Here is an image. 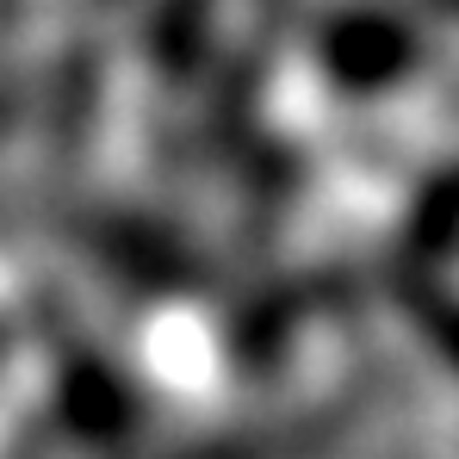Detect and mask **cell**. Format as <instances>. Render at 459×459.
Listing matches in <instances>:
<instances>
[{"instance_id": "obj_1", "label": "cell", "mask_w": 459, "mask_h": 459, "mask_svg": "<svg viewBox=\"0 0 459 459\" xmlns=\"http://www.w3.org/2000/svg\"><path fill=\"white\" fill-rule=\"evenodd\" d=\"M410 63H416V38L385 13H342L323 31V69L348 93H379L410 75Z\"/></svg>"}, {"instance_id": "obj_2", "label": "cell", "mask_w": 459, "mask_h": 459, "mask_svg": "<svg viewBox=\"0 0 459 459\" xmlns=\"http://www.w3.org/2000/svg\"><path fill=\"white\" fill-rule=\"evenodd\" d=\"M212 44V0H155V25H150V50L168 81L199 75Z\"/></svg>"}]
</instances>
